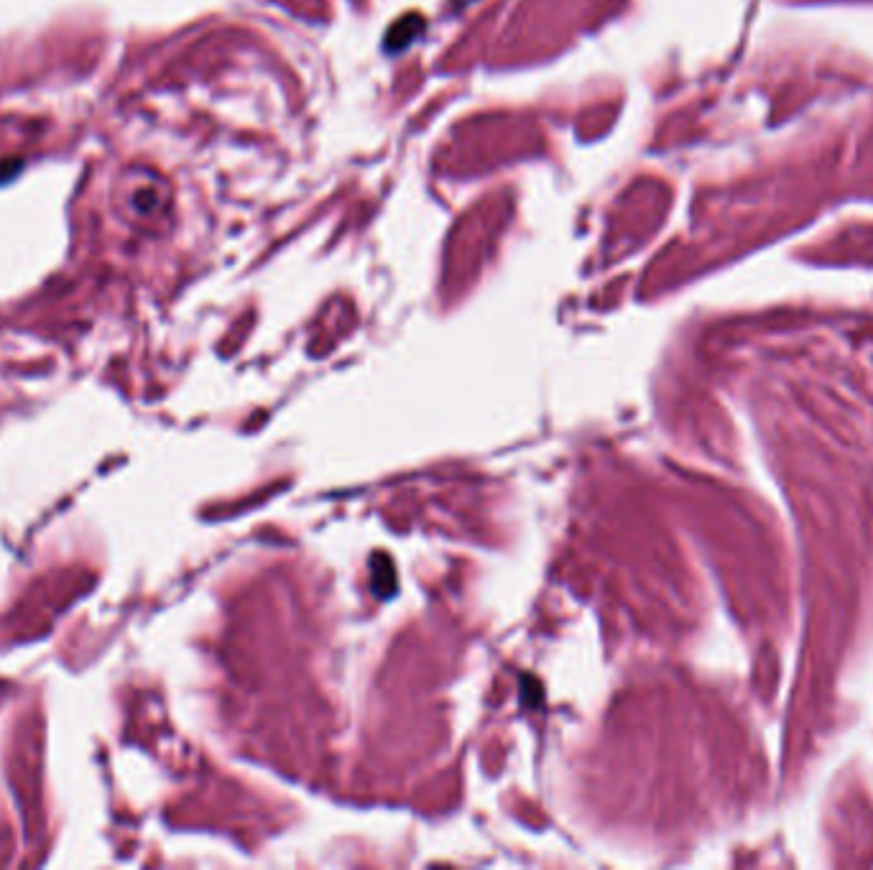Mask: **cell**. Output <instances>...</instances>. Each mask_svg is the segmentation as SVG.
Here are the masks:
<instances>
[{"mask_svg": "<svg viewBox=\"0 0 873 870\" xmlns=\"http://www.w3.org/2000/svg\"><path fill=\"white\" fill-rule=\"evenodd\" d=\"M424 31V18L417 16V13H409V16L399 18V21L388 29L386 34V52L388 54H396V52H404V49H409L414 41H417V36Z\"/></svg>", "mask_w": 873, "mask_h": 870, "instance_id": "1", "label": "cell"}, {"mask_svg": "<svg viewBox=\"0 0 873 870\" xmlns=\"http://www.w3.org/2000/svg\"><path fill=\"white\" fill-rule=\"evenodd\" d=\"M21 169H23V161L16 159V156L0 159V184H8L11 179H16L18 174H21Z\"/></svg>", "mask_w": 873, "mask_h": 870, "instance_id": "2", "label": "cell"}]
</instances>
